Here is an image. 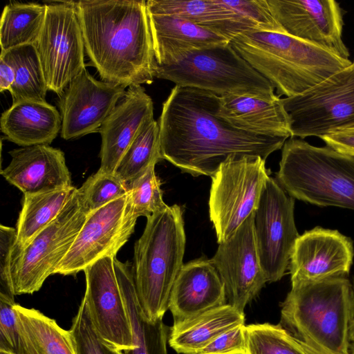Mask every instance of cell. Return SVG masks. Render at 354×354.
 <instances>
[{
  "instance_id": "obj_23",
  "label": "cell",
  "mask_w": 354,
  "mask_h": 354,
  "mask_svg": "<svg viewBox=\"0 0 354 354\" xmlns=\"http://www.w3.org/2000/svg\"><path fill=\"white\" fill-rule=\"evenodd\" d=\"M216 114L233 127L266 137H291L290 122L281 98L228 95L219 97Z\"/></svg>"
},
{
  "instance_id": "obj_5",
  "label": "cell",
  "mask_w": 354,
  "mask_h": 354,
  "mask_svg": "<svg viewBox=\"0 0 354 354\" xmlns=\"http://www.w3.org/2000/svg\"><path fill=\"white\" fill-rule=\"evenodd\" d=\"M183 213L180 206L173 205L147 217L134 245L138 300L151 322L162 319L169 309L171 291L183 266L186 238Z\"/></svg>"
},
{
  "instance_id": "obj_42",
  "label": "cell",
  "mask_w": 354,
  "mask_h": 354,
  "mask_svg": "<svg viewBox=\"0 0 354 354\" xmlns=\"http://www.w3.org/2000/svg\"><path fill=\"white\" fill-rule=\"evenodd\" d=\"M15 79V73L12 65L0 57V91H10Z\"/></svg>"
},
{
  "instance_id": "obj_18",
  "label": "cell",
  "mask_w": 354,
  "mask_h": 354,
  "mask_svg": "<svg viewBox=\"0 0 354 354\" xmlns=\"http://www.w3.org/2000/svg\"><path fill=\"white\" fill-rule=\"evenodd\" d=\"M354 250L351 239L337 230L316 227L299 235L289 266L292 286L348 274Z\"/></svg>"
},
{
  "instance_id": "obj_2",
  "label": "cell",
  "mask_w": 354,
  "mask_h": 354,
  "mask_svg": "<svg viewBox=\"0 0 354 354\" xmlns=\"http://www.w3.org/2000/svg\"><path fill=\"white\" fill-rule=\"evenodd\" d=\"M85 52L102 81L124 88L150 84L155 58L147 1H75Z\"/></svg>"
},
{
  "instance_id": "obj_25",
  "label": "cell",
  "mask_w": 354,
  "mask_h": 354,
  "mask_svg": "<svg viewBox=\"0 0 354 354\" xmlns=\"http://www.w3.org/2000/svg\"><path fill=\"white\" fill-rule=\"evenodd\" d=\"M244 324L243 312L226 304L187 319L174 321L168 343L178 353L198 354L222 333Z\"/></svg>"
},
{
  "instance_id": "obj_15",
  "label": "cell",
  "mask_w": 354,
  "mask_h": 354,
  "mask_svg": "<svg viewBox=\"0 0 354 354\" xmlns=\"http://www.w3.org/2000/svg\"><path fill=\"white\" fill-rule=\"evenodd\" d=\"M104 257L84 270L86 301L91 322L102 339L118 351L133 349L132 328L115 274L114 259Z\"/></svg>"
},
{
  "instance_id": "obj_14",
  "label": "cell",
  "mask_w": 354,
  "mask_h": 354,
  "mask_svg": "<svg viewBox=\"0 0 354 354\" xmlns=\"http://www.w3.org/2000/svg\"><path fill=\"white\" fill-rule=\"evenodd\" d=\"M284 33L341 59L350 53L342 39V12L334 0H266Z\"/></svg>"
},
{
  "instance_id": "obj_40",
  "label": "cell",
  "mask_w": 354,
  "mask_h": 354,
  "mask_svg": "<svg viewBox=\"0 0 354 354\" xmlns=\"http://www.w3.org/2000/svg\"><path fill=\"white\" fill-rule=\"evenodd\" d=\"M17 240L16 229L0 225V293L15 296L10 281L11 255Z\"/></svg>"
},
{
  "instance_id": "obj_4",
  "label": "cell",
  "mask_w": 354,
  "mask_h": 354,
  "mask_svg": "<svg viewBox=\"0 0 354 354\" xmlns=\"http://www.w3.org/2000/svg\"><path fill=\"white\" fill-rule=\"evenodd\" d=\"M354 290L346 277L292 286L281 324L294 337L328 354H349Z\"/></svg>"
},
{
  "instance_id": "obj_20",
  "label": "cell",
  "mask_w": 354,
  "mask_h": 354,
  "mask_svg": "<svg viewBox=\"0 0 354 354\" xmlns=\"http://www.w3.org/2000/svg\"><path fill=\"white\" fill-rule=\"evenodd\" d=\"M153 118V104L140 85L129 86L102 124L100 169L115 170L141 127Z\"/></svg>"
},
{
  "instance_id": "obj_9",
  "label": "cell",
  "mask_w": 354,
  "mask_h": 354,
  "mask_svg": "<svg viewBox=\"0 0 354 354\" xmlns=\"http://www.w3.org/2000/svg\"><path fill=\"white\" fill-rule=\"evenodd\" d=\"M291 138H320L354 128V62L303 93L281 98Z\"/></svg>"
},
{
  "instance_id": "obj_41",
  "label": "cell",
  "mask_w": 354,
  "mask_h": 354,
  "mask_svg": "<svg viewBox=\"0 0 354 354\" xmlns=\"http://www.w3.org/2000/svg\"><path fill=\"white\" fill-rule=\"evenodd\" d=\"M321 139L327 146L340 152L354 156V128L337 131Z\"/></svg>"
},
{
  "instance_id": "obj_33",
  "label": "cell",
  "mask_w": 354,
  "mask_h": 354,
  "mask_svg": "<svg viewBox=\"0 0 354 354\" xmlns=\"http://www.w3.org/2000/svg\"><path fill=\"white\" fill-rule=\"evenodd\" d=\"M247 354H306L295 337L280 324L245 325Z\"/></svg>"
},
{
  "instance_id": "obj_28",
  "label": "cell",
  "mask_w": 354,
  "mask_h": 354,
  "mask_svg": "<svg viewBox=\"0 0 354 354\" xmlns=\"http://www.w3.org/2000/svg\"><path fill=\"white\" fill-rule=\"evenodd\" d=\"M77 189L71 186L45 192L24 194L17 223L14 248L20 249L59 214Z\"/></svg>"
},
{
  "instance_id": "obj_13",
  "label": "cell",
  "mask_w": 354,
  "mask_h": 354,
  "mask_svg": "<svg viewBox=\"0 0 354 354\" xmlns=\"http://www.w3.org/2000/svg\"><path fill=\"white\" fill-rule=\"evenodd\" d=\"M137 219L127 194L90 212L55 274L75 275L104 257H116L133 233Z\"/></svg>"
},
{
  "instance_id": "obj_16",
  "label": "cell",
  "mask_w": 354,
  "mask_h": 354,
  "mask_svg": "<svg viewBox=\"0 0 354 354\" xmlns=\"http://www.w3.org/2000/svg\"><path fill=\"white\" fill-rule=\"evenodd\" d=\"M252 213L211 259L225 290L228 304L243 312L267 282L256 244Z\"/></svg>"
},
{
  "instance_id": "obj_30",
  "label": "cell",
  "mask_w": 354,
  "mask_h": 354,
  "mask_svg": "<svg viewBox=\"0 0 354 354\" xmlns=\"http://www.w3.org/2000/svg\"><path fill=\"white\" fill-rule=\"evenodd\" d=\"M46 4L10 2L3 8L0 22L1 51L35 44L44 22Z\"/></svg>"
},
{
  "instance_id": "obj_37",
  "label": "cell",
  "mask_w": 354,
  "mask_h": 354,
  "mask_svg": "<svg viewBox=\"0 0 354 354\" xmlns=\"http://www.w3.org/2000/svg\"><path fill=\"white\" fill-rule=\"evenodd\" d=\"M69 331L76 354H124L102 339L91 322L84 298Z\"/></svg>"
},
{
  "instance_id": "obj_10",
  "label": "cell",
  "mask_w": 354,
  "mask_h": 354,
  "mask_svg": "<svg viewBox=\"0 0 354 354\" xmlns=\"http://www.w3.org/2000/svg\"><path fill=\"white\" fill-rule=\"evenodd\" d=\"M265 162L259 156H232L211 177L209 217L218 244L255 212L269 178Z\"/></svg>"
},
{
  "instance_id": "obj_11",
  "label": "cell",
  "mask_w": 354,
  "mask_h": 354,
  "mask_svg": "<svg viewBox=\"0 0 354 354\" xmlns=\"http://www.w3.org/2000/svg\"><path fill=\"white\" fill-rule=\"evenodd\" d=\"M44 3L45 19L35 45L48 90L60 96L86 69L82 31L75 1Z\"/></svg>"
},
{
  "instance_id": "obj_29",
  "label": "cell",
  "mask_w": 354,
  "mask_h": 354,
  "mask_svg": "<svg viewBox=\"0 0 354 354\" xmlns=\"http://www.w3.org/2000/svg\"><path fill=\"white\" fill-rule=\"evenodd\" d=\"M0 57L10 64L15 70V82L9 91L12 103L46 102L48 90L35 44L1 51Z\"/></svg>"
},
{
  "instance_id": "obj_43",
  "label": "cell",
  "mask_w": 354,
  "mask_h": 354,
  "mask_svg": "<svg viewBox=\"0 0 354 354\" xmlns=\"http://www.w3.org/2000/svg\"><path fill=\"white\" fill-rule=\"evenodd\" d=\"M295 339L299 348L306 354H328L308 345L297 337Z\"/></svg>"
},
{
  "instance_id": "obj_27",
  "label": "cell",
  "mask_w": 354,
  "mask_h": 354,
  "mask_svg": "<svg viewBox=\"0 0 354 354\" xmlns=\"http://www.w3.org/2000/svg\"><path fill=\"white\" fill-rule=\"evenodd\" d=\"M114 266L120 288L129 317L135 348L124 354H167L169 328L162 319L149 321L138 300L133 266L116 257Z\"/></svg>"
},
{
  "instance_id": "obj_36",
  "label": "cell",
  "mask_w": 354,
  "mask_h": 354,
  "mask_svg": "<svg viewBox=\"0 0 354 354\" xmlns=\"http://www.w3.org/2000/svg\"><path fill=\"white\" fill-rule=\"evenodd\" d=\"M14 296L0 293V351L37 354L24 332L15 308Z\"/></svg>"
},
{
  "instance_id": "obj_47",
  "label": "cell",
  "mask_w": 354,
  "mask_h": 354,
  "mask_svg": "<svg viewBox=\"0 0 354 354\" xmlns=\"http://www.w3.org/2000/svg\"><path fill=\"white\" fill-rule=\"evenodd\" d=\"M353 290H354V283H353Z\"/></svg>"
},
{
  "instance_id": "obj_45",
  "label": "cell",
  "mask_w": 354,
  "mask_h": 354,
  "mask_svg": "<svg viewBox=\"0 0 354 354\" xmlns=\"http://www.w3.org/2000/svg\"><path fill=\"white\" fill-rule=\"evenodd\" d=\"M349 354H354V339L350 342Z\"/></svg>"
},
{
  "instance_id": "obj_46",
  "label": "cell",
  "mask_w": 354,
  "mask_h": 354,
  "mask_svg": "<svg viewBox=\"0 0 354 354\" xmlns=\"http://www.w3.org/2000/svg\"><path fill=\"white\" fill-rule=\"evenodd\" d=\"M0 354H9V353L0 351Z\"/></svg>"
},
{
  "instance_id": "obj_17",
  "label": "cell",
  "mask_w": 354,
  "mask_h": 354,
  "mask_svg": "<svg viewBox=\"0 0 354 354\" xmlns=\"http://www.w3.org/2000/svg\"><path fill=\"white\" fill-rule=\"evenodd\" d=\"M124 86L94 78L86 69L59 96L61 137L66 140L99 132L126 93Z\"/></svg>"
},
{
  "instance_id": "obj_44",
  "label": "cell",
  "mask_w": 354,
  "mask_h": 354,
  "mask_svg": "<svg viewBox=\"0 0 354 354\" xmlns=\"http://www.w3.org/2000/svg\"><path fill=\"white\" fill-rule=\"evenodd\" d=\"M349 337L351 341L354 339V319L350 326Z\"/></svg>"
},
{
  "instance_id": "obj_6",
  "label": "cell",
  "mask_w": 354,
  "mask_h": 354,
  "mask_svg": "<svg viewBox=\"0 0 354 354\" xmlns=\"http://www.w3.org/2000/svg\"><path fill=\"white\" fill-rule=\"evenodd\" d=\"M277 181L289 196L354 210V156L291 138L283 146Z\"/></svg>"
},
{
  "instance_id": "obj_24",
  "label": "cell",
  "mask_w": 354,
  "mask_h": 354,
  "mask_svg": "<svg viewBox=\"0 0 354 354\" xmlns=\"http://www.w3.org/2000/svg\"><path fill=\"white\" fill-rule=\"evenodd\" d=\"M61 128L60 112L46 102L12 103L0 119V129L5 138L21 147L49 145Z\"/></svg>"
},
{
  "instance_id": "obj_12",
  "label": "cell",
  "mask_w": 354,
  "mask_h": 354,
  "mask_svg": "<svg viewBox=\"0 0 354 354\" xmlns=\"http://www.w3.org/2000/svg\"><path fill=\"white\" fill-rule=\"evenodd\" d=\"M295 198L269 176L254 212V230L261 265L267 281L280 280L288 268L299 236L294 218Z\"/></svg>"
},
{
  "instance_id": "obj_8",
  "label": "cell",
  "mask_w": 354,
  "mask_h": 354,
  "mask_svg": "<svg viewBox=\"0 0 354 354\" xmlns=\"http://www.w3.org/2000/svg\"><path fill=\"white\" fill-rule=\"evenodd\" d=\"M87 214L77 189L56 218L24 248H12L10 281L13 295L32 294L55 270L82 229Z\"/></svg>"
},
{
  "instance_id": "obj_35",
  "label": "cell",
  "mask_w": 354,
  "mask_h": 354,
  "mask_svg": "<svg viewBox=\"0 0 354 354\" xmlns=\"http://www.w3.org/2000/svg\"><path fill=\"white\" fill-rule=\"evenodd\" d=\"M77 192L83 208L88 214L127 195L128 188L115 173L99 169L77 189Z\"/></svg>"
},
{
  "instance_id": "obj_3",
  "label": "cell",
  "mask_w": 354,
  "mask_h": 354,
  "mask_svg": "<svg viewBox=\"0 0 354 354\" xmlns=\"http://www.w3.org/2000/svg\"><path fill=\"white\" fill-rule=\"evenodd\" d=\"M230 44L277 88L279 97L299 95L352 64L282 32L245 31Z\"/></svg>"
},
{
  "instance_id": "obj_32",
  "label": "cell",
  "mask_w": 354,
  "mask_h": 354,
  "mask_svg": "<svg viewBox=\"0 0 354 354\" xmlns=\"http://www.w3.org/2000/svg\"><path fill=\"white\" fill-rule=\"evenodd\" d=\"M162 159L159 125L153 118L141 127L120 159L115 174L128 184Z\"/></svg>"
},
{
  "instance_id": "obj_31",
  "label": "cell",
  "mask_w": 354,
  "mask_h": 354,
  "mask_svg": "<svg viewBox=\"0 0 354 354\" xmlns=\"http://www.w3.org/2000/svg\"><path fill=\"white\" fill-rule=\"evenodd\" d=\"M22 329L37 354H76L69 330L35 308L16 304Z\"/></svg>"
},
{
  "instance_id": "obj_22",
  "label": "cell",
  "mask_w": 354,
  "mask_h": 354,
  "mask_svg": "<svg viewBox=\"0 0 354 354\" xmlns=\"http://www.w3.org/2000/svg\"><path fill=\"white\" fill-rule=\"evenodd\" d=\"M156 61L167 65L185 55L230 43L223 35L186 19L148 13Z\"/></svg>"
},
{
  "instance_id": "obj_21",
  "label": "cell",
  "mask_w": 354,
  "mask_h": 354,
  "mask_svg": "<svg viewBox=\"0 0 354 354\" xmlns=\"http://www.w3.org/2000/svg\"><path fill=\"white\" fill-rule=\"evenodd\" d=\"M226 304L223 283L211 259L199 258L183 264L169 297V309L174 321Z\"/></svg>"
},
{
  "instance_id": "obj_19",
  "label": "cell",
  "mask_w": 354,
  "mask_h": 354,
  "mask_svg": "<svg viewBox=\"0 0 354 354\" xmlns=\"http://www.w3.org/2000/svg\"><path fill=\"white\" fill-rule=\"evenodd\" d=\"M11 160L1 174L24 194L67 188L71 176L64 153L49 145L22 147L10 151Z\"/></svg>"
},
{
  "instance_id": "obj_38",
  "label": "cell",
  "mask_w": 354,
  "mask_h": 354,
  "mask_svg": "<svg viewBox=\"0 0 354 354\" xmlns=\"http://www.w3.org/2000/svg\"><path fill=\"white\" fill-rule=\"evenodd\" d=\"M236 12L252 30L284 33L271 14L266 0H219Z\"/></svg>"
},
{
  "instance_id": "obj_26",
  "label": "cell",
  "mask_w": 354,
  "mask_h": 354,
  "mask_svg": "<svg viewBox=\"0 0 354 354\" xmlns=\"http://www.w3.org/2000/svg\"><path fill=\"white\" fill-rule=\"evenodd\" d=\"M147 12L189 21L216 32L230 41L236 35L252 30L232 10L219 0H149Z\"/></svg>"
},
{
  "instance_id": "obj_1",
  "label": "cell",
  "mask_w": 354,
  "mask_h": 354,
  "mask_svg": "<svg viewBox=\"0 0 354 354\" xmlns=\"http://www.w3.org/2000/svg\"><path fill=\"white\" fill-rule=\"evenodd\" d=\"M219 97L176 85L162 104L158 120L163 159L183 172L212 177L232 156L265 160L283 147L284 137H266L239 130L217 114Z\"/></svg>"
},
{
  "instance_id": "obj_34",
  "label": "cell",
  "mask_w": 354,
  "mask_h": 354,
  "mask_svg": "<svg viewBox=\"0 0 354 354\" xmlns=\"http://www.w3.org/2000/svg\"><path fill=\"white\" fill-rule=\"evenodd\" d=\"M127 185V204L136 218H147L167 206L162 199L160 181L155 173V165L149 167Z\"/></svg>"
},
{
  "instance_id": "obj_39",
  "label": "cell",
  "mask_w": 354,
  "mask_h": 354,
  "mask_svg": "<svg viewBox=\"0 0 354 354\" xmlns=\"http://www.w3.org/2000/svg\"><path fill=\"white\" fill-rule=\"evenodd\" d=\"M245 325H238L222 333L198 354H247Z\"/></svg>"
},
{
  "instance_id": "obj_7",
  "label": "cell",
  "mask_w": 354,
  "mask_h": 354,
  "mask_svg": "<svg viewBox=\"0 0 354 354\" xmlns=\"http://www.w3.org/2000/svg\"><path fill=\"white\" fill-rule=\"evenodd\" d=\"M155 77L177 86L207 91L218 97L238 95L267 100L279 97L271 83L230 43L189 53L173 64H157Z\"/></svg>"
}]
</instances>
